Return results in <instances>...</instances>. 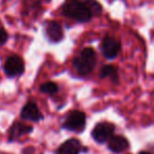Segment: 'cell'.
Here are the masks:
<instances>
[{
  "label": "cell",
  "instance_id": "7",
  "mask_svg": "<svg viewBox=\"0 0 154 154\" xmlns=\"http://www.w3.org/2000/svg\"><path fill=\"white\" fill-rule=\"evenodd\" d=\"M82 150V143L76 138H71L58 147V149L56 150V154H79Z\"/></svg>",
  "mask_w": 154,
  "mask_h": 154
},
{
  "label": "cell",
  "instance_id": "1",
  "mask_svg": "<svg viewBox=\"0 0 154 154\" xmlns=\"http://www.w3.org/2000/svg\"><path fill=\"white\" fill-rule=\"evenodd\" d=\"M62 12L66 17L79 22H88L94 16L87 0H66L62 5Z\"/></svg>",
  "mask_w": 154,
  "mask_h": 154
},
{
  "label": "cell",
  "instance_id": "12",
  "mask_svg": "<svg viewBox=\"0 0 154 154\" xmlns=\"http://www.w3.org/2000/svg\"><path fill=\"white\" fill-rule=\"evenodd\" d=\"M99 77L100 78H110L112 82H114L115 84L118 82V71L117 68L111 64H108V66H103L100 69V72H99Z\"/></svg>",
  "mask_w": 154,
  "mask_h": 154
},
{
  "label": "cell",
  "instance_id": "8",
  "mask_svg": "<svg viewBox=\"0 0 154 154\" xmlns=\"http://www.w3.org/2000/svg\"><path fill=\"white\" fill-rule=\"evenodd\" d=\"M22 119L31 120V122H39L43 118L41 112L39 111L38 107L34 103H28L21 110L20 113Z\"/></svg>",
  "mask_w": 154,
  "mask_h": 154
},
{
  "label": "cell",
  "instance_id": "15",
  "mask_svg": "<svg viewBox=\"0 0 154 154\" xmlns=\"http://www.w3.org/2000/svg\"><path fill=\"white\" fill-rule=\"evenodd\" d=\"M138 154H151V153H149V152H145V151H143V152H139Z\"/></svg>",
  "mask_w": 154,
  "mask_h": 154
},
{
  "label": "cell",
  "instance_id": "9",
  "mask_svg": "<svg viewBox=\"0 0 154 154\" xmlns=\"http://www.w3.org/2000/svg\"><path fill=\"white\" fill-rule=\"evenodd\" d=\"M45 36L51 42H59L63 37L61 26L55 21H50L45 26Z\"/></svg>",
  "mask_w": 154,
  "mask_h": 154
},
{
  "label": "cell",
  "instance_id": "11",
  "mask_svg": "<svg viewBox=\"0 0 154 154\" xmlns=\"http://www.w3.org/2000/svg\"><path fill=\"white\" fill-rule=\"evenodd\" d=\"M33 131V128L21 122H15L10 129V140H15L24 134H29Z\"/></svg>",
  "mask_w": 154,
  "mask_h": 154
},
{
  "label": "cell",
  "instance_id": "10",
  "mask_svg": "<svg viewBox=\"0 0 154 154\" xmlns=\"http://www.w3.org/2000/svg\"><path fill=\"white\" fill-rule=\"evenodd\" d=\"M129 147V143L126 137L120 135H112L108 140V148L114 153H122Z\"/></svg>",
  "mask_w": 154,
  "mask_h": 154
},
{
  "label": "cell",
  "instance_id": "6",
  "mask_svg": "<svg viewBox=\"0 0 154 154\" xmlns=\"http://www.w3.org/2000/svg\"><path fill=\"white\" fill-rule=\"evenodd\" d=\"M100 49L103 55L107 59H114L119 54L120 43L116 38L111 36H107L103 39L100 45Z\"/></svg>",
  "mask_w": 154,
  "mask_h": 154
},
{
  "label": "cell",
  "instance_id": "4",
  "mask_svg": "<svg viewBox=\"0 0 154 154\" xmlns=\"http://www.w3.org/2000/svg\"><path fill=\"white\" fill-rule=\"evenodd\" d=\"M114 130H115V126L110 122H99L94 127L92 131V136L97 143H103L106 141L109 140L110 137L113 135Z\"/></svg>",
  "mask_w": 154,
  "mask_h": 154
},
{
  "label": "cell",
  "instance_id": "13",
  "mask_svg": "<svg viewBox=\"0 0 154 154\" xmlns=\"http://www.w3.org/2000/svg\"><path fill=\"white\" fill-rule=\"evenodd\" d=\"M40 91L42 93H45V94L53 95L58 92V86H57V84L52 82H45V84H43L42 86L40 87Z\"/></svg>",
  "mask_w": 154,
  "mask_h": 154
},
{
  "label": "cell",
  "instance_id": "2",
  "mask_svg": "<svg viewBox=\"0 0 154 154\" xmlns=\"http://www.w3.org/2000/svg\"><path fill=\"white\" fill-rule=\"evenodd\" d=\"M96 55H95L94 50L91 48H86L74 59L73 66L78 74L87 75L93 71L94 66H96Z\"/></svg>",
  "mask_w": 154,
  "mask_h": 154
},
{
  "label": "cell",
  "instance_id": "5",
  "mask_svg": "<svg viewBox=\"0 0 154 154\" xmlns=\"http://www.w3.org/2000/svg\"><path fill=\"white\" fill-rule=\"evenodd\" d=\"M24 71L23 60L18 55H12L7 58L5 63V72L7 76L16 77L19 76Z\"/></svg>",
  "mask_w": 154,
  "mask_h": 154
},
{
  "label": "cell",
  "instance_id": "3",
  "mask_svg": "<svg viewBox=\"0 0 154 154\" xmlns=\"http://www.w3.org/2000/svg\"><path fill=\"white\" fill-rule=\"evenodd\" d=\"M86 126V114L82 111H72L66 115L62 127L74 132H82Z\"/></svg>",
  "mask_w": 154,
  "mask_h": 154
},
{
  "label": "cell",
  "instance_id": "14",
  "mask_svg": "<svg viewBox=\"0 0 154 154\" xmlns=\"http://www.w3.org/2000/svg\"><path fill=\"white\" fill-rule=\"evenodd\" d=\"M7 40H8V33L3 29H0V45L5 43Z\"/></svg>",
  "mask_w": 154,
  "mask_h": 154
}]
</instances>
